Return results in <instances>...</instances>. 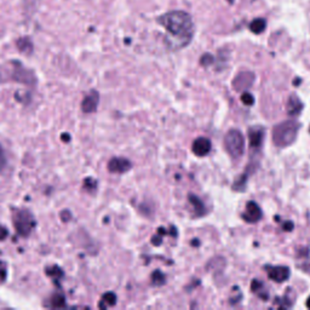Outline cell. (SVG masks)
<instances>
[{"label":"cell","instance_id":"cell-1","mask_svg":"<svg viewBox=\"0 0 310 310\" xmlns=\"http://www.w3.org/2000/svg\"><path fill=\"white\" fill-rule=\"evenodd\" d=\"M159 25L166 29L169 37L166 38L167 46L178 50L192 41L194 35V22L192 16L184 11H170L158 18Z\"/></svg>","mask_w":310,"mask_h":310},{"label":"cell","instance_id":"cell-2","mask_svg":"<svg viewBox=\"0 0 310 310\" xmlns=\"http://www.w3.org/2000/svg\"><path fill=\"white\" fill-rule=\"evenodd\" d=\"M301 124L296 120H286L276 125L273 130V142L276 147L291 146L296 141Z\"/></svg>","mask_w":310,"mask_h":310},{"label":"cell","instance_id":"cell-3","mask_svg":"<svg viewBox=\"0 0 310 310\" xmlns=\"http://www.w3.org/2000/svg\"><path fill=\"white\" fill-rule=\"evenodd\" d=\"M12 222L18 235L28 236L35 228V218L27 209H17L12 214Z\"/></svg>","mask_w":310,"mask_h":310},{"label":"cell","instance_id":"cell-4","mask_svg":"<svg viewBox=\"0 0 310 310\" xmlns=\"http://www.w3.org/2000/svg\"><path fill=\"white\" fill-rule=\"evenodd\" d=\"M224 146L229 155L234 159H239L245 151V138L236 128H232L224 137Z\"/></svg>","mask_w":310,"mask_h":310},{"label":"cell","instance_id":"cell-5","mask_svg":"<svg viewBox=\"0 0 310 310\" xmlns=\"http://www.w3.org/2000/svg\"><path fill=\"white\" fill-rule=\"evenodd\" d=\"M12 63V74L11 79L15 81L22 82V84L32 85L34 84V75L31 71L22 67L19 62H11Z\"/></svg>","mask_w":310,"mask_h":310},{"label":"cell","instance_id":"cell-6","mask_svg":"<svg viewBox=\"0 0 310 310\" xmlns=\"http://www.w3.org/2000/svg\"><path fill=\"white\" fill-rule=\"evenodd\" d=\"M265 270H267V274H268L269 279L278 283L287 281L290 275H291L290 269L285 265H276V267L265 265Z\"/></svg>","mask_w":310,"mask_h":310},{"label":"cell","instance_id":"cell-7","mask_svg":"<svg viewBox=\"0 0 310 310\" xmlns=\"http://www.w3.org/2000/svg\"><path fill=\"white\" fill-rule=\"evenodd\" d=\"M130 160H127L126 158H112L108 163V171L112 173H125L131 169Z\"/></svg>","mask_w":310,"mask_h":310},{"label":"cell","instance_id":"cell-8","mask_svg":"<svg viewBox=\"0 0 310 310\" xmlns=\"http://www.w3.org/2000/svg\"><path fill=\"white\" fill-rule=\"evenodd\" d=\"M98 103H100V94L97 91L92 90L82 100L81 109L84 113H94L97 109Z\"/></svg>","mask_w":310,"mask_h":310},{"label":"cell","instance_id":"cell-9","mask_svg":"<svg viewBox=\"0 0 310 310\" xmlns=\"http://www.w3.org/2000/svg\"><path fill=\"white\" fill-rule=\"evenodd\" d=\"M242 218L247 223H257L262 218V210L255 201H249L246 205L245 212L242 213Z\"/></svg>","mask_w":310,"mask_h":310},{"label":"cell","instance_id":"cell-10","mask_svg":"<svg viewBox=\"0 0 310 310\" xmlns=\"http://www.w3.org/2000/svg\"><path fill=\"white\" fill-rule=\"evenodd\" d=\"M253 81H255V74L252 72H242L236 75L233 85L236 91H240L241 88H249L253 84Z\"/></svg>","mask_w":310,"mask_h":310},{"label":"cell","instance_id":"cell-11","mask_svg":"<svg viewBox=\"0 0 310 310\" xmlns=\"http://www.w3.org/2000/svg\"><path fill=\"white\" fill-rule=\"evenodd\" d=\"M193 153L196 157H205L211 151V141L206 137H199L193 142Z\"/></svg>","mask_w":310,"mask_h":310},{"label":"cell","instance_id":"cell-12","mask_svg":"<svg viewBox=\"0 0 310 310\" xmlns=\"http://www.w3.org/2000/svg\"><path fill=\"white\" fill-rule=\"evenodd\" d=\"M263 138H264V128L260 126H255L249 128V140L250 147L251 148H259L262 146Z\"/></svg>","mask_w":310,"mask_h":310},{"label":"cell","instance_id":"cell-13","mask_svg":"<svg viewBox=\"0 0 310 310\" xmlns=\"http://www.w3.org/2000/svg\"><path fill=\"white\" fill-rule=\"evenodd\" d=\"M303 110V103L297 97V95H291L289 97L287 104H286V112L290 117H297L298 114H301V112Z\"/></svg>","mask_w":310,"mask_h":310},{"label":"cell","instance_id":"cell-14","mask_svg":"<svg viewBox=\"0 0 310 310\" xmlns=\"http://www.w3.org/2000/svg\"><path fill=\"white\" fill-rule=\"evenodd\" d=\"M188 200H189V203L192 204V206L194 207V212L196 213V216H204V214L206 213L205 205H204L203 201H201L196 195H194V194H189Z\"/></svg>","mask_w":310,"mask_h":310},{"label":"cell","instance_id":"cell-15","mask_svg":"<svg viewBox=\"0 0 310 310\" xmlns=\"http://www.w3.org/2000/svg\"><path fill=\"white\" fill-rule=\"evenodd\" d=\"M117 304V296L113 292H107L102 296L101 302L98 303V308L100 309H107L110 306H114Z\"/></svg>","mask_w":310,"mask_h":310},{"label":"cell","instance_id":"cell-16","mask_svg":"<svg viewBox=\"0 0 310 310\" xmlns=\"http://www.w3.org/2000/svg\"><path fill=\"white\" fill-rule=\"evenodd\" d=\"M265 27H267V21L264 18H260V17L253 19L249 26L250 31L255 33V34H260V33H263L265 31Z\"/></svg>","mask_w":310,"mask_h":310},{"label":"cell","instance_id":"cell-17","mask_svg":"<svg viewBox=\"0 0 310 310\" xmlns=\"http://www.w3.org/2000/svg\"><path fill=\"white\" fill-rule=\"evenodd\" d=\"M46 275L50 276V278L54 280L55 282H58L59 280L62 279V276H63V272H62V269L59 268L58 265H51L48 267V268L45 269Z\"/></svg>","mask_w":310,"mask_h":310},{"label":"cell","instance_id":"cell-18","mask_svg":"<svg viewBox=\"0 0 310 310\" xmlns=\"http://www.w3.org/2000/svg\"><path fill=\"white\" fill-rule=\"evenodd\" d=\"M251 290L256 293L259 298L262 299H268V293L264 291V285L262 282L258 281V280H253L251 283Z\"/></svg>","mask_w":310,"mask_h":310},{"label":"cell","instance_id":"cell-19","mask_svg":"<svg viewBox=\"0 0 310 310\" xmlns=\"http://www.w3.org/2000/svg\"><path fill=\"white\" fill-rule=\"evenodd\" d=\"M17 48L23 54H31L33 50V44L28 38H21L17 40Z\"/></svg>","mask_w":310,"mask_h":310},{"label":"cell","instance_id":"cell-20","mask_svg":"<svg viewBox=\"0 0 310 310\" xmlns=\"http://www.w3.org/2000/svg\"><path fill=\"white\" fill-rule=\"evenodd\" d=\"M151 280H153V283L155 286H161L166 281V278H165V275L160 270H155L153 275H151Z\"/></svg>","mask_w":310,"mask_h":310},{"label":"cell","instance_id":"cell-21","mask_svg":"<svg viewBox=\"0 0 310 310\" xmlns=\"http://www.w3.org/2000/svg\"><path fill=\"white\" fill-rule=\"evenodd\" d=\"M51 306L54 308H63L65 306V301H64V296L63 295H55L51 298Z\"/></svg>","mask_w":310,"mask_h":310},{"label":"cell","instance_id":"cell-22","mask_svg":"<svg viewBox=\"0 0 310 310\" xmlns=\"http://www.w3.org/2000/svg\"><path fill=\"white\" fill-rule=\"evenodd\" d=\"M246 181H247V174L245 173L243 176H241L239 180L235 181V183L233 184L234 190H237V192H241V190L245 189L246 187Z\"/></svg>","mask_w":310,"mask_h":310},{"label":"cell","instance_id":"cell-23","mask_svg":"<svg viewBox=\"0 0 310 310\" xmlns=\"http://www.w3.org/2000/svg\"><path fill=\"white\" fill-rule=\"evenodd\" d=\"M97 188V182L96 180H94L92 177H87L85 178L84 181V189L88 190V192H92V190H95Z\"/></svg>","mask_w":310,"mask_h":310},{"label":"cell","instance_id":"cell-24","mask_svg":"<svg viewBox=\"0 0 310 310\" xmlns=\"http://www.w3.org/2000/svg\"><path fill=\"white\" fill-rule=\"evenodd\" d=\"M213 62H214V57L210 54L203 55L200 58V64L204 65V67H209V65L213 63Z\"/></svg>","mask_w":310,"mask_h":310},{"label":"cell","instance_id":"cell-25","mask_svg":"<svg viewBox=\"0 0 310 310\" xmlns=\"http://www.w3.org/2000/svg\"><path fill=\"white\" fill-rule=\"evenodd\" d=\"M241 101L245 105H253L255 104V97L252 96L249 92H243L241 95Z\"/></svg>","mask_w":310,"mask_h":310},{"label":"cell","instance_id":"cell-26","mask_svg":"<svg viewBox=\"0 0 310 310\" xmlns=\"http://www.w3.org/2000/svg\"><path fill=\"white\" fill-rule=\"evenodd\" d=\"M6 275H8V268H6V263L0 260V281H5Z\"/></svg>","mask_w":310,"mask_h":310},{"label":"cell","instance_id":"cell-27","mask_svg":"<svg viewBox=\"0 0 310 310\" xmlns=\"http://www.w3.org/2000/svg\"><path fill=\"white\" fill-rule=\"evenodd\" d=\"M5 165H6V158H5V153H4V150H3L2 146H0V171H3V170H4Z\"/></svg>","mask_w":310,"mask_h":310},{"label":"cell","instance_id":"cell-28","mask_svg":"<svg viewBox=\"0 0 310 310\" xmlns=\"http://www.w3.org/2000/svg\"><path fill=\"white\" fill-rule=\"evenodd\" d=\"M71 218H72V213L69 212V211H62L61 219L63 220V222H68V220H71Z\"/></svg>","mask_w":310,"mask_h":310},{"label":"cell","instance_id":"cell-29","mask_svg":"<svg viewBox=\"0 0 310 310\" xmlns=\"http://www.w3.org/2000/svg\"><path fill=\"white\" fill-rule=\"evenodd\" d=\"M282 228H283V230H286V232H291V230H293V228H295V224H293V222H290V220H287V222H285L282 224Z\"/></svg>","mask_w":310,"mask_h":310},{"label":"cell","instance_id":"cell-30","mask_svg":"<svg viewBox=\"0 0 310 310\" xmlns=\"http://www.w3.org/2000/svg\"><path fill=\"white\" fill-rule=\"evenodd\" d=\"M6 237H8V229H6L5 227L0 226V241L5 240Z\"/></svg>","mask_w":310,"mask_h":310},{"label":"cell","instance_id":"cell-31","mask_svg":"<svg viewBox=\"0 0 310 310\" xmlns=\"http://www.w3.org/2000/svg\"><path fill=\"white\" fill-rule=\"evenodd\" d=\"M68 136H69V135H67V134L62 135V141H63V140H64V141H67V142H68L69 140H71V137H68Z\"/></svg>","mask_w":310,"mask_h":310},{"label":"cell","instance_id":"cell-32","mask_svg":"<svg viewBox=\"0 0 310 310\" xmlns=\"http://www.w3.org/2000/svg\"><path fill=\"white\" fill-rule=\"evenodd\" d=\"M306 308L310 309V297L308 298V301H306Z\"/></svg>","mask_w":310,"mask_h":310}]
</instances>
